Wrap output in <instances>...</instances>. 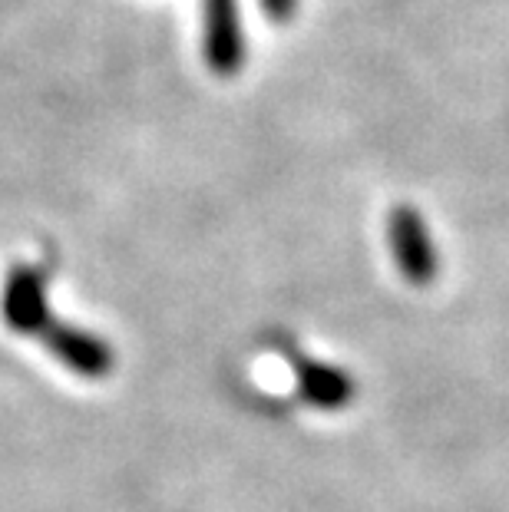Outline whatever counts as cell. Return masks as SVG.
<instances>
[{
    "instance_id": "cell-3",
    "label": "cell",
    "mask_w": 509,
    "mask_h": 512,
    "mask_svg": "<svg viewBox=\"0 0 509 512\" xmlns=\"http://www.w3.org/2000/svg\"><path fill=\"white\" fill-rule=\"evenodd\" d=\"M43 347L80 377H106L113 370V347L96 334L77 328V324L50 318L40 334Z\"/></svg>"
},
{
    "instance_id": "cell-5",
    "label": "cell",
    "mask_w": 509,
    "mask_h": 512,
    "mask_svg": "<svg viewBox=\"0 0 509 512\" xmlns=\"http://www.w3.org/2000/svg\"><path fill=\"white\" fill-rule=\"evenodd\" d=\"M288 361H291V370H295L298 394L305 403H311V407L338 410V407H348L354 400L351 374H344V370L331 367V364L314 361V357H305L298 351H288Z\"/></svg>"
},
{
    "instance_id": "cell-2",
    "label": "cell",
    "mask_w": 509,
    "mask_h": 512,
    "mask_svg": "<svg viewBox=\"0 0 509 512\" xmlns=\"http://www.w3.org/2000/svg\"><path fill=\"white\" fill-rule=\"evenodd\" d=\"M202 57L215 76L245 67V27L238 0H202Z\"/></svg>"
},
{
    "instance_id": "cell-1",
    "label": "cell",
    "mask_w": 509,
    "mask_h": 512,
    "mask_svg": "<svg viewBox=\"0 0 509 512\" xmlns=\"http://www.w3.org/2000/svg\"><path fill=\"white\" fill-rule=\"evenodd\" d=\"M387 248L397 271L414 288H430L437 281L440 258L430 238V225L414 205H394L387 212Z\"/></svg>"
},
{
    "instance_id": "cell-4",
    "label": "cell",
    "mask_w": 509,
    "mask_h": 512,
    "mask_svg": "<svg viewBox=\"0 0 509 512\" xmlns=\"http://www.w3.org/2000/svg\"><path fill=\"white\" fill-rule=\"evenodd\" d=\"M0 318L17 334H40L47 328V285L34 265H17L7 275L4 294H0Z\"/></svg>"
},
{
    "instance_id": "cell-6",
    "label": "cell",
    "mask_w": 509,
    "mask_h": 512,
    "mask_svg": "<svg viewBox=\"0 0 509 512\" xmlns=\"http://www.w3.org/2000/svg\"><path fill=\"white\" fill-rule=\"evenodd\" d=\"M262 7L268 10V17H272V20H278V24H285V20L295 17L298 0H262Z\"/></svg>"
}]
</instances>
